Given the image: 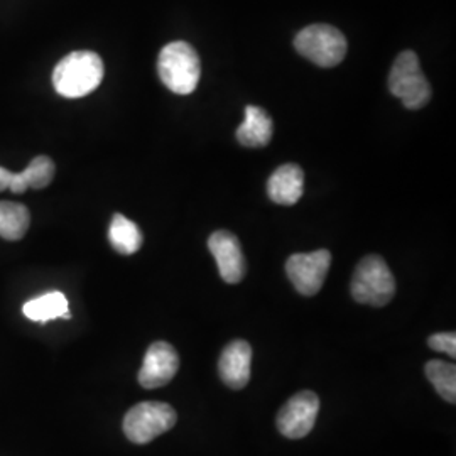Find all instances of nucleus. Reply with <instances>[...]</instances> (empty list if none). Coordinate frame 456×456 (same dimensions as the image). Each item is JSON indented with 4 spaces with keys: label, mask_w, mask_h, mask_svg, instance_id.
Listing matches in <instances>:
<instances>
[{
    "label": "nucleus",
    "mask_w": 456,
    "mask_h": 456,
    "mask_svg": "<svg viewBox=\"0 0 456 456\" xmlns=\"http://www.w3.org/2000/svg\"><path fill=\"white\" fill-rule=\"evenodd\" d=\"M103 61L94 51H75L53 71V86L65 98H82L97 90L103 80Z\"/></svg>",
    "instance_id": "nucleus-1"
},
{
    "label": "nucleus",
    "mask_w": 456,
    "mask_h": 456,
    "mask_svg": "<svg viewBox=\"0 0 456 456\" xmlns=\"http://www.w3.org/2000/svg\"><path fill=\"white\" fill-rule=\"evenodd\" d=\"M161 82L178 95L193 94L201 77V61L195 48L184 41L166 45L158 60Z\"/></svg>",
    "instance_id": "nucleus-2"
},
{
    "label": "nucleus",
    "mask_w": 456,
    "mask_h": 456,
    "mask_svg": "<svg viewBox=\"0 0 456 456\" xmlns=\"http://www.w3.org/2000/svg\"><path fill=\"white\" fill-rule=\"evenodd\" d=\"M395 294V281L387 262L380 256H367L360 261L352 277V296L360 305L386 306Z\"/></svg>",
    "instance_id": "nucleus-3"
},
{
    "label": "nucleus",
    "mask_w": 456,
    "mask_h": 456,
    "mask_svg": "<svg viewBox=\"0 0 456 456\" xmlns=\"http://www.w3.org/2000/svg\"><path fill=\"white\" fill-rule=\"evenodd\" d=\"M296 51L322 68L340 65L346 54V39L342 31L328 24H311L294 39Z\"/></svg>",
    "instance_id": "nucleus-4"
},
{
    "label": "nucleus",
    "mask_w": 456,
    "mask_h": 456,
    "mask_svg": "<svg viewBox=\"0 0 456 456\" xmlns=\"http://www.w3.org/2000/svg\"><path fill=\"white\" fill-rule=\"evenodd\" d=\"M389 90L394 97L401 98L409 110L423 109L431 98V85L419 66V58L414 51L401 53L389 75Z\"/></svg>",
    "instance_id": "nucleus-5"
},
{
    "label": "nucleus",
    "mask_w": 456,
    "mask_h": 456,
    "mask_svg": "<svg viewBox=\"0 0 456 456\" xmlns=\"http://www.w3.org/2000/svg\"><path fill=\"white\" fill-rule=\"evenodd\" d=\"M178 421L176 411L166 403H141L126 414L124 433L135 444H146L169 431Z\"/></svg>",
    "instance_id": "nucleus-6"
},
{
    "label": "nucleus",
    "mask_w": 456,
    "mask_h": 456,
    "mask_svg": "<svg viewBox=\"0 0 456 456\" xmlns=\"http://www.w3.org/2000/svg\"><path fill=\"white\" fill-rule=\"evenodd\" d=\"M320 411V399L314 392L303 391L282 406L277 414V429L289 440H301L308 436L314 428Z\"/></svg>",
    "instance_id": "nucleus-7"
},
{
    "label": "nucleus",
    "mask_w": 456,
    "mask_h": 456,
    "mask_svg": "<svg viewBox=\"0 0 456 456\" xmlns=\"http://www.w3.org/2000/svg\"><path fill=\"white\" fill-rule=\"evenodd\" d=\"M331 265V254L320 248L310 254H294L286 262V273L296 291L303 296H314L323 288Z\"/></svg>",
    "instance_id": "nucleus-8"
},
{
    "label": "nucleus",
    "mask_w": 456,
    "mask_h": 456,
    "mask_svg": "<svg viewBox=\"0 0 456 456\" xmlns=\"http://www.w3.org/2000/svg\"><path fill=\"white\" fill-rule=\"evenodd\" d=\"M180 370V355L173 345L152 343L139 370V384L146 389H158L169 384Z\"/></svg>",
    "instance_id": "nucleus-9"
},
{
    "label": "nucleus",
    "mask_w": 456,
    "mask_h": 456,
    "mask_svg": "<svg viewBox=\"0 0 456 456\" xmlns=\"http://www.w3.org/2000/svg\"><path fill=\"white\" fill-rule=\"evenodd\" d=\"M208 248L216 261L220 276L227 284H237L245 276V257L239 239L227 230H218L208 239Z\"/></svg>",
    "instance_id": "nucleus-10"
},
{
    "label": "nucleus",
    "mask_w": 456,
    "mask_h": 456,
    "mask_svg": "<svg viewBox=\"0 0 456 456\" xmlns=\"http://www.w3.org/2000/svg\"><path fill=\"white\" fill-rule=\"evenodd\" d=\"M252 348L245 340L228 343L218 360V372L230 389L240 391L250 380Z\"/></svg>",
    "instance_id": "nucleus-11"
},
{
    "label": "nucleus",
    "mask_w": 456,
    "mask_h": 456,
    "mask_svg": "<svg viewBox=\"0 0 456 456\" xmlns=\"http://www.w3.org/2000/svg\"><path fill=\"white\" fill-rule=\"evenodd\" d=\"M305 173L297 164H282L267 181L269 198L277 205L291 207L303 196Z\"/></svg>",
    "instance_id": "nucleus-12"
},
{
    "label": "nucleus",
    "mask_w": 456,
    "mask_h": 456,
    "mask_svg": "<svg viewBox=\"0 0 456 456\" xmlns=\"http://www.w3.org/2000/svg\"><path fill=\"white\" fill-rule=\"evenodd\" d=\"M274 134L271 115L261 107L247 105L244 122L237 129V141L245 147L267 146Z\"/></svg>",
    "instance_id": "nucleus-13"
},
{
    "label": "nucleus",
    "mask_w": 456,
    "mask_h": 456,
    "mask_svg": "<svg viewBox=\"0 0 456 456\" xmlns=\"http://www.w3.org/2000/svg\"><path fill=\"white\" fill-rule=\"evenodd\" d=\"M54 171H56L54 163L49 159L48 156H37L22 173L12 175L9 190L16 195L28 191L29 188L43 190L54 178Z\"/></svg>",
    "instance_id": "nucleus-14"
},
{
    "label": "nucleus",
    "mask_w": 456,
    "mask_h": 456,
    "mask_svg": "<svg viewBox=\"0 0 456 456\" xmlns=\"http://www.w3.org/2000/svg\"><path fill=\"white\" fill-rule=\"evenodd\" d=\"M22 311L28 320L37 322V323H48L49 320H54V318H65V320L71 318L68 299L65 294L60 291H53V293L34 297L24 305Z\"/></svg>",
    "instance_id": "nucleus-15"
},
{
    "label": "nucleus",
    "mask_w": 456,
    "mask_h": 456,
    "mask_svg": "<svg viewBox=\"0 0 456 456\" xmlns=\"http://www.w3.org/2000/svg\"><path fill=\"white\" fill-rule=\"evenodd\" d=\"M109 240L122 256H132L142 247V232L129 218L115 213L109 228Z\"/></svg>",
    "instance_id": "nucleus-16"
},
{
    "label": "nucleus",
    "mask_w": 456,
    "mask_h": 456,
    "mask_svg": "<svg viewBox=\"0 0 456 456\" xmlns=\"http://www.w3.org/2000/svg\"><path fill=\"white\" fill-rule=\"evenodd\" d=\"M31 225V213L12 201H0V237L5 240H20Z\"/></svg>",
    "instance_id": "nucleus-17"
},
{
    "label": "nucleus",
    "mask_w": 456,
    "mask_h": 456,
    "mask_svg": "<svg viewBox=\"0 0 456 456\" xmlns=\"http://www.w3.org/2000/svg\"><path fill=\"white\" fill-rule=\"evenodd\" d=\"M426 377L441 397L452 404L456 403V367L443 360H429L424 367Z\"/></svg>",
    "instance_id": "nucleus-18"
},
{
    "label": "nucleus",
    "mask_w": 456,
    "mask_h": 456,
    "mask_svg": "<svg viewBox=\"0 0 456 456\" xmlns=\"http://www.w3.org/2000/svg\"><path fill=\"white\" fill-rule=\"evenodd\" d=\"M429 346L436 352H443L450 355L452 359L456 357V335L455 331H444V333H436L429 337Z\"/></svg>",
    "instance_id": "nucleus-19"
},
{
    "label": "nucleus",
    "mask_w": 456,
    "mask_h": 456,
    "mask_svg": "<svg viewBox=\"0 0 456 456\" xmlns=\"http://www.w3.org/2000/svg\"><path fill=\"white\" fill-rule=\"evenodd\" d=\"M12 175H14V173H11L9 169H5V167L0 166V191H5V190L11 188Z\"/></svg>",
    "instance_id": "nucleus-20"
}]
</instances>
